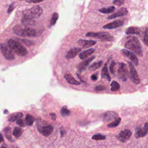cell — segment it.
<instances>
[{
    "mask_svg": "<svg viewBox=\"0 0 148 148\" xmlns=\"http://www.w3.org/2000/svg\"><path fill=\"white\" fill-rule=\"evenodd\" d=\"M35 121V119L34 117L30 115V114H27L25 118V123L27 125H32Z\"/></svg>",
    "mask_w": 148,
    "mask_h": 148,
    "instance_id": "d4e9b609",
    "label": "cell"
},
{
    "mask_svg": "<svg viewBox=\"0 0 148 148\" xmlns=\"http://www.w3.org/2000/svg\"><path fill=\"white\" fill-rule=\"evenodd\" d=\"M36 127L38 131L45 136H49L53 131V127L43 120L39 121Z\"/></svg>",
    "mask_w": 148,
    "mask_h": 148,
    "instance_id": "5b68a950",
    "label": "cell"
},
{
    "mask_svg": "<svg viewBox=\"0 0 148 148\" xmlns=\"http://www.w3.org/2000/svg\"><path fill=\"white\" fill-rule=\"evenodd\" d=\"M115 65H116V62L113 61L111 62L110 64V66H109V69H110V72H111L112 74H114V67H115Z\"/></svg>",
    "mask_w": 148,
    "mask_h": 148,
    "instance_id": "d590c367",
    "label": "cell"
},
{
    "mask_svg": "<svg viewBox=\"0 0 148 148\" xmlns=\"http://www.w3.org/2000/svg\"><path fill=\"white\" fill-rule=\"evenodd\" d=\"M26 2L28 3H39L42 2L44 0H25Z\"/></svg>",
    "mask_w": 148,
    "mask_h": 148,
    "instance_id": "ab89813d",
    "label": "cell"
},
{
    "mask_svg": "<svg viewBox=\"0 0 148 148\" xmlns=\"http://www.w3.org/2000/svg\"><path fill=\"white\" fill-rule=\"evenodd\" d=\"M8 112V110H5H5H4V113H5V114H7Z\"/></svg>",
    "mask_w": 148,
    "mask_h": 148,
    "instance_id": "7dc6e473",
    "label": "cell"
},
{
    "mask_svg": "<svg viewBox=\"0 0 148 148\" xmlns=\"http://www.w3.org/2000/svg\"><path fill=\"white\" fill-rule=\"evenodd\" d=\"M18 40L21 41L22 43H23L24 45H27V46H32V45L34 44V43L33 42V41L26 39H18Z\"/></svg>",
    "mask_w": 148,
    "mask_h": 148,
    "instance_id": "836d02e7",
    "label": "cell"
},
{
    "mask_svg": "<svg viewBox=\"0 0 148 148\" xmlns=\"http://www.w3.org/2000/svg\"><path fill=\"white\" fill-rule=\"evenodd\" d=\"M141 32V29L136 27H130L125 31L126 34H139Z\"/></svg>",
    "mask_w": 148,
    "mask_h": 148,
    "instance_id": "603a6c76",
    "label": "cell"
},
{
    "mask_svg": "<svg viewBox=\"0 0 148 148\" xmlns=\"http://www.w3.org/2000/svg\"><path fill=\"white\" fill-rule=\"evenodd\" d=\"M23 114L21 112H16L11 114L9 117H8V121L9 122H14L16 120H17L19 119H21L23 117Z\"/></svg>",
    "mask_w": 148,
    "mask_h": 148,
    "instance_id": "7402d4cb",
    "label": "cell"
},
{
    "mask_svg": "<svg viewBox=\"0 0 148 148\" xmlns=\"http://www.w3.org/2000/svg\"><path fill=\"white\" fill-rule=\"evenodd\" d=\"M94 51H95V50L94 49H89L88 50H84L79 54V58L82 60H84L87 57H88L90 55H91Z\"/></svg>",
    "mask_w": 148,
    "mask_h": 148,
    "instance_id": "ffe728a7",
    "label": "cell"
},
{
    "mask_svg": "<svg viewBox=\"0 0 148 148\" xmlns=\"http://www.w3.org/2000/svg\"><path fill=\"white\" fill-rule=\"evenodd\" d=\"M5 136L6 137V138L10 142H13L14 140L12 139V137L11 136V128L10 127H6L5 128H4L3 130Z\"/></svg>",
    "mask_w": 148,
    "mask_h": 148,
    "instance_id": "484cf974",
    "label": "cell"
},
{
    "mask_svg": "<svg viewBox=\"0 0 148 148\" xmlns=\"http://www.w3.org/2000/svg\"><path fill=\"white\" fill-rule=\"evenodd\" d=\"M115 10V7L114 6H109L108 8H103L102 9H99V12L105 13V14H108L113 12Z\"/></svg>",
    "mask_w": 148,
    "mask_h": 148,
    "instance_id": "4316f807",
    "label": "cell"
},
{
    "mask_svg": "<svg viewBox=\"0 0 148 148\" xmlns=\"http://www.w3.org/2000/svg\"><path fill=\"white\" fill-rule=\"evenodd\" d=\"M127 12H127V10L125 8H121V9H119L117 12H116V13H113V14H112L111 16H109V17H108V19H112V18H114L117 17L124 16V15L127 14Z\"/></svg>",
    "mask_w": 148,
    "mask_h": 148,
    "instance_id": "ac0fdd59",
    "label": "cell"
},
{
    "mask_svg": "<svg viewBox=\"0 0 148 148\" xmlns=\"http://www.w3.org/2000/svg\"><path fill=\"white\" fill-rule=\"evenodd\" d=\"M61 114L62 116H68L70 114V111L68 109L66 106H64L61 109Z\"/></svg>",
    "mask_w": 148,
    "mask_h": 148,
    "instance_id": "1f68e13d",
    "label": "cell"
},
{
    "mask_svg": "<svg viewBox=\"0 0 148 148\" xmlns=\"http://www.w3.org/2000/svg\"><path fill=\"white\" fill-rule=\"evenodd\" d=\"M60 132H61V136H63V135L65 134V131L64 130H60Z\"/></svg>",
    "mask_w": 148,
    "mask_h": 148,
    "instance_id": "ee69618b",
    "label": "cell"
},
{
    "mask_svg": "<svg viewBox=\"0 0 148 148\" xmlns=\"http://www.w3.org/2000/svg\"><path fill=\"white\" fill-rule=\"evenodd\" d=\"M13 30L14 34L21 36L36 37L42 33V31H38L34 28L27 27L26 26L23 27L20 25H16Z\"/></svg>",
    "mask_w": 148,
    "mask_h": 148,
    "instance_id": "6da1fadb",
    "label": "cell"
},
{
    "mask_svg": "<svg viewBox=\"0 0 148 148\" xmlns=\"http://www.w3.org/2000/svg\"><path fill=\"white\" fill-rule=\"evenodd\" d=\"M91 79L93 81H96L98 79V74L97 73H94V74H92L91 76Z\"/></svg>",
    "mask_w": 148,
    "mask_h": 148,
    "instance_id": "60d3db41",
    "label": "cell"
},
{
    "mask_svg": "<svg viewBox=\"0 0 148 148\" xmlns=\"http://www.w3.org/2000/svg\"><path fill=\"white\" fill-rule=\"evenodd\" d=\"M78 43L83 47L88 48L96 44L97 42L92 40H86V39H80L78 41Z\"/></svg>",
    "mask_w": 148,
    "mask_h": 148,
    "instance_id": "2e32d148",
    "label": "cell"
},
{
    "mask_svg": "<svg viewBox=\"0 0 148 148\" xmlns=\"http://www.w3.org/2000/svg\"><path fill=\"white\" fill-rule=\"evenodd\" d=\"M43 13L42 9L39 6H34L33 8L25 10L23 12V18L34 19L39 17Z\"/></svg>",
    "mask_w": 148,
    "mask_h": 148,
    "instance_id": "277c9868",
    "label": "cell"
},
{
    "mask_svg": "<svg viewBox=\"0 0 148 148\" xmlns=\"http://www.w3.org/2000/svg\"><path fill=\"white\" fill-rule=\"evenodd\" d=\"M65 79L66 80V81L71 84H73V85H80V83L76 80L73 76L71 74V73H66L65 76H64Z\"/></svg>",
    "mask_w": 148,
    "mask_h": 148,
    "instance_id": "d6986e66",
    "label": "cell"
},
{
    "mask_svg": "<svg viewBox=\"0 0 148 148\" xmlns=\"http://www.w3.org/2000/svg\"><path fill=\"white\" fill-rule=\"evenodd\" d=\"M23 133V130L19 127H15L13 131V135L16 138H19Z\"/></svg>",
    "mask_w": 148,
    "mask_h": 148,
    "instance_id": "f1b7e54d",
    "label": "cell"
},
{
    "mask_svg": "<svg viewBox=\"0 0 148 148\" xmlns=\"http://www.w3.org/2000/svg\"><path fill=\"white\" fill-rule=\"evenodd\" d=\"M118 117V114L113 111H108L103 115V121L109 122L113 121Z\"/></svg>",
    "mask_w": 148,
    "mask_h": 148,
    "instance_id": "4fadbf2b",
    "label": "cell"
},
{
    "mask_svg": "<svg viewBox=\"0 0 148 148\" xmlns=\"http://www.w3.org/2000/svg\"><path fill=\"white\" fill-rule=\"evenodd\" d=\"M8 45L17 56H25L28 54L27 50L20 42L10 39L8 40Z\"/></svg>",
    "mask_w": 148,
    "mask_h": 148,
    "instance_id": "3957f363",
    "label": "cell"
},
{
    "mask_svg": "<svg viewBox=\"0 0 148 148\" xmlns=\"http://www.w3.org/2000/svg\"><path fill=\"white\" fill-rule=\"evenodd\" d=\"M3 136H2V134H1V142H3Z\"/></svg>",
    "mask_w": 148,
    "mask_h": 148,
    "instance_id": "bcb514c9",
    "label": "cell"
},
{
    "mask_svg": "<svg viewBox=\"0 0 148 148\" xmlns=\"http://www.w3.org/2000/svg\"><path fill=\"white\" fill-rule=\"evenodd\" d=\"M16 124L19 125L21 127H24L25 126L24 121L21 119H19L17 120H16Z\"/></svg>",
    "mask_w": 148,
    "mask_h": 148,
    "instance_id": "8d00e7d4",
    "label": "cell"
},
{
    "mask_svg": "<svg viewBox=\"0 0 148 148\" xmlns=\"http://www.w3.org/2000/svg\"><path fill=\"white\" fill-rule=\"evenodd\" d=\"M123 2H124V0H114L113 3L116 5L120 6L123 3Z\"/></svg>",
    "mask_w": 148,
    "mask_h": 148,
    "instance_id": "74e56055",
    "label": "cell"
},
{
    "mask_svg": "<svg viewBox=\"0 0 148 148\" xmlns=\"http://www.w3.org/2000/svg\"><path fill=\"white\" fill-rule=\"evenodd\" d=\"M144 127L148 130V122L147 123H146L144 125Z\"/></svg>",
    "mask_w": 148,
    "mask_h": 148,
    "instance_id": "f6af8a7d",
    "label": "cell"
},
{
    "mask_svg": "<svg viewBox=\"0 0 148 148\" xmlns=\"http://www.w3.org/2000/svg\"><path fill=\"white\" fill-rule=\"evenodd\" d=\"M81 51V49L79 47H75L72 49H71L67 53L66 56V58L67 59H71L74 57H75L79 53H80Z\"/></svg>",
    "mask_w": 148,
    "mask_h": 148,
    "instance_id": "e0dca14e",
    "label": "cell"
},
{
    "mask_svg": "<svg viewBox=\"0 0 148 148\" xmlns=\"http://www.w3.org/2000/svg\"><path fill=\"white\" fill-rule=\"evenodd\" d=\"M95 58V56H92V57H91L90 58H88V59H87L84 61H83L80 63H79L78 64V66H77L78 71L80 72H82L84 71L86 69V68L88 66V65L91 62V61Z\"/></svg>",
    "mask_w": 148,
    "mask_h": 148,
    "instance_id": "7c38bea8",
    "label": "cell"
},
{
    "mask_svg": "<svg viewBox=\"0 0 148 148\" xmlns=\"http://www.w3.org/2000/svg\"><path fill=\"white\" fill-rule=\"evenodd\" d=\"M120 84L116 81H113L110 84V90L112 91H116L120 89Z\"/></svg>",
    "mask_w": 148,
    "mask_h": 148,
    "instance_id": "f546056e",
    "label": "cell"
},
{
    "mask_svg": "<svg viewBox=\"0 0 148 148\" xmlns=\"http://www.w3.org/2000/svg\"><path fill=\"white\" fill-rule=\"evenodd\" d=\"M101 77L107 79L109 82L110 81V77L108 73V62L105 63L101 71Z\"/></svg>",
    "mask_w": 148,
    "mask_h": 148,
    "instance_id": "44dd1931",
    "label": "cell"
},
{
    "mask_svg": "<svg viewBox=\"0 0 148 148\" xmlns=\"http://www.w3.org/2000/svg\"><path fill=\"white\" fill-rule=\"evenodd\" d=\"M128 66L130 68V77L131 80L135 84H139L140 80L134 66L131 62H128Z\"/></svg>",
    "mask_w": 148,
    "mask_h": 148,
    "instance_id": "9c48e42d",
    "label": "cell"
},
{
    "mask_svg": "<svg viewBox=\"0 0 148 148\" xmlns=\"http://www.w3.org/2000/svg\"><path fill=\"white\" fill-rule=\"evenodd\" d=\"M50 117H51V119L53 120H56L57 116H56V114L55 113H50Z\"/></svg>",
    "mask_w": 148,
    "mask_h": 148,
    "instance_id": "7bdbcfd3",
    "label": "cell"
},
{
    "mask_svg": "<svg viewBox=\"0 0 148 148\" xmlns=\"http://www.w3.org/2000/svg\"><path fill=\"white\" fill-rule=\"evenodd\" d=\"M13 9H14V6H13V4L12 3V4L10 5L9 6V8H8V13H10V12L13 10Z\"/></svg>",
    "mask_w": 148,
    "mask_h": 148,
    "instance_id": "b9f144b4",
    "label": "cell"
},
{
    "mask_svg": "<svg viewBox=\"0 0 148 148\" xmlns=\"http://www.w3.org/2000/svg\"><path fill=\"white\" fill-rule=\"evenodd\" d=\"M124 24V21L120 20H116L114 21L112 23H110L109 24H107L103 26V28L105 29H114L117 27H119L120 26H122Z\"/></svg>",
    "mask_w": 148,
    "mask_h": 148,
    "instance_id": "5bb4252c",
    "label": "cell"
},
{
    "mask_svg": "<svg viewBox=\"0 0 148 148\" xmlns=\"http://www.w3.org/2000/svg\"><path fill=\"white\" fill-rule=\"evenodd\" d=\"M105 89H106L105 87H104V86H101V85L96 86V87H95V90L96 91H103V90H105Z\"/></svg>",
    "mask_w": 148,
    "mask_h": 148,
    "instance_id": "f35d334b",
    "label": "cell"
},
{
    "mask_svg": "<svg viewBox=\"0 0 148 148\" xmlns=\"http://www.w3.org/2000/svg\"><path fill=\"white\" fill-rule=\"evenodd\" d=\"M86 35V36L92 37L94 38H97L104 41H113L114 40L113 36L106 32H90L87 33Z\"/></svg>",
    "mask_w": 148,
    "mask_h": 148,
    "instance_id": "8992f818",
    "label": "cell"
},
{
    "mask_svg": "<svg viewBox=\"0 0 148 148\" xmlns=\"http://www.w3.org/2000/svg\"><path fill=\"white\" fill-rule=\"evenodd\" d=\"M143 40L145 43L148 46V27L146 28L144 33V36H143Z\"/></svg>",
    "mask_w": 148,
    "mask_h": 148,
    "instance_id": "e575fe53",
    "label": "cell"
},
{
    "mask_svg": "<svg viewBox=\"0 0 148 148\" xmlns=\"http://www.w3.org/2000/svg\"><path fill=\"white\" fill-rule=\"evenodd\" d=\"M102 61H99L94 62L89 66L88 69L90 71H95L96 69H98V68H99L102 66Z\"/></svg>",
    "mask_w": 148,
    "mask_h": 148,
    "instance_id": "cb8c5ba5",
    "label": "cell"
},
{
    "mask_svg": "<svg viewBox=\"0 0 148 148\" xmlns=\"http://www.w3.org/2000/svg\"><path fill=\"white\" fill-rule=\"evenodd\" d=\"M122 53L124 56H125L127 57H128L132 61V62L134 65H138V58L136 57V56L132 52H131L130 51H128V50L123 49L122 50Z\"/></svg>",
    "mask_w": 148,
    "mask_h": 148,
    "instance_id": "8fae6325",
    "label": "cell"
},
{
    "mask_svg": "<svg viewBox=\"0 0 148 148\" xmlns=\"http://www.w3.org/2000/svg\"><path fill=\"white\" fill-rule=\"evenodd\" d=\"M124 47L132 51L135 54L139 57H142L143 52L140 43L138 39L135 36H131L128 38L124 45Z\"/></svg>",
    "mask_w": 148,
    "mask_h": 148,
    "instance_id": "7a4b0ae2",
    "label": "cell"
},
{
    "mask_svg": "<svg viewBox=\"0 0 148 148\" xmlns=\"http://www.w3.org/2000/svg\"><path fill=\"white\" fill-rule=\"evenodd\" d=\"M105 138H106V137H105V135H103L100 134H95L92 136V139H94V140H104V139H105Z\"/></svg>",
    "mask_w": 148,
    "mask_h": 148,
    "instance_id": "d6a6232c",
    "label": "cell"
},
{
    "mask_svg": "<svg viewBox=\"0 0 148 148\" xmlns=\"http://www.w3.org/2000/svg\"><path fill=\"white\" fill-rule=\"evenodd\" d=\"M118 77L120 80L125 82L128 76V71L126 64L123 62L119 63L118 70H117Z\"/></svg>",
    "mask_w": 148,
    "mask_h": 148,
    "instance_id": "ba28073f",
    "label": "cell"
},
{
    "mask_svg": "<svg viewBox=\"0 0 148 148\" xmlns=\"http://www.w3.org/2000/svg\"><path fill=\"white\" fill-rule=\"evenodd\" d=\"M132 135V132L130 130L125 129L123 131H121L117 135V138L119 140L122 142H126L128 139H130Z\"/></svg>",
    "mask_w": 148,
    "mask_h": 148,
    "instance_id": "30bf717a",
    "label": "cell"
},
{
    "mask_svg": "<svg viewBox=\"0 0 148 148\" xmlns=\"http://www.w3.org/2000/svg\"><path fill=\"white\" fill-rule=\"evenodd\" d=\"M1 50L3 57L8 60H13L15 58V57L12 51V49L5 43H1Z\"/></svg>",
    "mask_w": 148,
    "mask_h": 148,
    "instance_id": "52a82bcc",
    "label": "cell"
},
{
    "mask_svg": "<svg viewBox=\"0 0 148 148\" xmlns=\"http://www.w3.org/2000/svg\"><path fill=\"white\" fill-rule=\"evenodd\" d=\"M120 121H121V119L118 117L117 119H116L115 120L112 121L111 123L108 124V127H109V128L116 127H117L119 125V124L120 123Z\"/></svg>",
    "mask_w": 148,
    "mask_h": 148,
    "instance_id": "83f0119b",
    "label": "cell"
},
{
    "mask_svg": "<svg viewBox=\"0 0 148 148\" xmlns=\"http://www.w3.org/2000/svg\"><path fill=\"white\" fill-rule=\"evenodd\" d=\"M148 130L143 126V127L137 128L135 130V137L136 138H139L145 136L147 134Z\"/></svg>",
    "mask_w": 148,
    "mask_h": 148,
    "instance_id": "9a60e30c",
    "label": "cell"
},
{
    "mask_svg": "<svg viewBox=\"0 0 148 148\" xmlns=\"http://www.w3.org/2000/svg\"><path fill=\"white\" fill-rule=\"evenodd\" d=\"M58 18V14L57 13H54L52 17H51L49 27H50L54 25L56 23Z\"/></svg>",
    "mask_w": 148,
    "mask_h": 148,
    "instance_id": "4dcf8cb0",
    "label": "cell"
}]
</instances>
